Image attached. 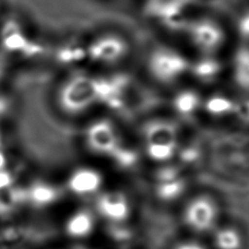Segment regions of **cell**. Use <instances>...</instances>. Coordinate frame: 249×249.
Instances as JSON below:
<instances>
[{"mask_svg": "<svg viewBox=\"0 0 249 249\" xmlns=\"http://www.w3.org/2000/svg\"><path fill=\"white\" fill-rule=\"evenodd\" d=\"M51 103L68 117L81 116L100 106L97 73L90 69L65 71L52 89Z\"/></svg>", "mask_w": 249, "mask_h": 249, "instance_id": "obj_1", "label": "cell"}, {"mask_svg": "<svg viewBox=\"0 0 249 249\" xmlns=\"http://www.w3.org/2000/svg\"><path fill=\"white\" fill-rule=\"evenodd\" d=\"M191 57L168 44H158L150 48L144 60L145 73L158 87L168 90L188 81Z\"/></svg>", "mask_w": 249, "mask_h": 249, "instance_id": "obj_2", "label": "cell"}, {"mask_svg": "<svg viewBox=\"0 0 249 249\" xmlns=\"http://www.w3.org/2000/svg\"><path fill=\"white\" fill-rule=\"evenodd\" d=\"M181 34L195 55H222L230 37L226 25L210 15L188 17Z\"/></svg>", "mask_w": 249, "mask_h": 249, "instance_id": "obj_3", "label": "cell"}, {"mask_svg": "<svg viewBox=\"0 0 249 249\" xmlns=\"http://www.w3.org/2000/svg\"><path fill=\"white\" fill-rule=\"evenodd\" d=\"M89 68L103 71L119 69L130 58L132 43L124 33L105 30L87 41Z\"/></svg>", "mask_w": 249, "mask_h": 249, "instance_id": "obj_4", "label": "cell"}, {"mask_svg": "<svg viewBox=\"0 0 249 249\" xmlns=\"http://www.w3.org/2000/svg\"><path fill=\"white\" fill-rule=\"evenodd\" d=\"M97 83L100 106L116 112L126 107L129 97L135 93L131 75L118 69L97 73Z\"/></svg>", "mask_w": 249, "mask_h": 249, "instance_id": "obj_5", "label": "cell"}, {"mask_svg": "<svg viewBox=\"0 0 249 249\" xmlns=\"http://www.w3.org/2000/svg\"><path fill=\"white\" fill-rule=\"evenodd\" d=\"M228 77V59L222 55H195L189 67V83L203 92L219 88Z\"/></svg>", "mask_w": 249, "mask_h": 249, "instance_id": "obj_6", "label": "cell"}, {"mask_svg": "<svg viewBox=\"0 0 249 249\" xmlns=\"http://www.w3.org/2000/svg\"><path fill=\"white\" fill-rule=\"evenodd\" d=\"M228 77L239 95L249 94V45L238 44L228 59Z\"/></svg>", "mask_w": 249, "mask_h": 249, "instance_id": "obj_7", "label": "cell"}, {"mask_svg": "<svg viewBox=\"0 0 249 249\" xmlns=\"http://www.w3.org/2000/svg\"><path fill=\"white\" fill-rule=\"evenodd\" d=\"M204 92L191 83L181 86L172 90L171 106L174 112L181 117H191L202 112Z\"/></svg>", "mask_w": 249, "mask_h": 249, "instance_id": "obj_8", "label": "cell"}, {"mask_svg": "<svg viewBox=\"0 0 249 249\" xmlns=\"http://www.w3.org/2000/svg\"><path fill=\"white\" fill-rule=\"evenodd\" d=\"M88 144L96 152L112 154L118 146L116 129L106 118L97 119L90 124L86 132Z\"/></svg>", "mask_w": 249, "mask_h": 249, "instance_id": "obj_9", "label": "cell"}, {"mask_svg": "<svg viewBox=\"0 0 249 249\" xmlns=\"http://www.w3.org/2000/svg\"><path fill=\"white\" fill-rule=\"evenodd\" d=\"M237 97L219 88L204 92L202 112L214 118L235 116Z\"/></svg>", "mask_w": 249, "mask_h": 249, "instance_id": "obj_10", "label": "cell"}, {"mask_svg": "<svg viewBox=\"0 0 249 249\" xmlns=\"http://www.w3.org/2000/svg\"><path fill=\"white\" fill-rule=\"evenodd\" d=\"M186 222L190 228L197 231H207L214 223L216 209L210 199L199 197L187 207Z\"/></svg>", "mask_w": 249, "mask_h": 249, "instance_id": "obj_11", "label": "cell"}, {"mask_svg": "<svg viewBox=\"0 0 249 249\" xmlns=\"http://www.w3.org/2000/svg\"><path fill=\"white\" fill-rule=\"evenodd\" d=\"M143 132L146 144L176 145L177 129L171 122L164 119H154L145 124Z\"/></svg>", "mask_w": 249, "mask_h": 249, "instance_id": "obj_12", "label": "cell"}, {"mask_svg": "<svg viewBox=\"0 0 249 249\" xmlns=\"http://www.w3.org/2000/svg\"><path fill=\"white\" fill-rule=\"evenodd\" d=\"M103 179L99 172L91 168H80L70 176L68 188L78 196H86L95 193L100 188Z\"/></svg>", "mask_w": 249, "mask_h": 249, "instance_id": "obj_13", "label": "cell"}, {"mask_svg": "<svg viewBox=\"0 0 249 249\" xmlns=\"http://www.w3.org/2000/svg\"><path fill=\"white\" fill-rule=\"evenodd\" d=\"M100 212L113 221H123L129 214V206L124 196L119 193H108L102 196L97 202Z\"/></svg>", "mask_w": 249, "mask_h": 249, "instance_id": "obj_14", "label": "cell"}, {"mask_svg": "<svg viewBox=\"0 0 249 249\" xmlns=\"http://www.w3.org/2000/svg\"><path fill=\"white\" fill-rule=\"evenodd\" d=\"M94 228V220L90 212L78 211L71 215L66 223V232L71 237H86Z\"/></svg>", "mask_w": 249, "mask_h": 249, "instance_id": "obj_15", "label": "cell"}, {"mask_svg": "<svg viewBox=\"0 0 249 249\" xmlns=\"http://www.w3.org/2000/svg\"><path fill=\"white\" fill-rule=\"evenodd\" d=\"M29 199L35 206L46 207L57 199V190L51 185L39 183L30 189Z\"/></svg>", "mask_w": 249, "mask_h": 249, "instance_id": "obj_16", "label": "cell"}, {"mask_svg": "<svg viewBox=\"0 0 249 249\" xmlns=\"http://www.w3.org/2000/svg\"><path fill=\"white\" fill-rule=\"evenodd\" d=\"M15 75V64L6 52L0 47V92L6 90Z\"/></svg>", "mask_w": 249, "mask_h": 249, "instance_id": "obj_17", "label": "cell"}, {"mask_svg": "<svg viewBox=\"0 0 249 249\" xmlns=\"http://www.w3.org/2000/svg\"><path fill=\"white\" fill-rule=\"evenodd\" d=\"M234 33L238 39V44L249 45V8L239 12L233 25Z\"/></svg>", "mask_w": 249, "mask_h": 249, "instance_id": "obj_18", "label": "cell"}, {"mask_svg": "<svg viewBox=\"0 0 249 249\" xmlns=\"http://www.w3.org/2000/svg\"><path fill=\"white\" fill-rule=\"evenodd\" d=\"M241 244L239 235L233 230H222L215 236V245L219 249H238Z\"/></svg>", "mask_w": 249, "mask_h": 249, "instance_id": "obj_19", "label": "cell"}, {"mask_svg": "<svg viewBox=\"0 0 249 249\" xmlns=\"http://www.w3.org/2000/svg\"><path fill=\"white\" fill-rule=\"evenodd\" d=\"M183 190L184 183L179 179L162 181L158 187V195L163 200H173L178 197Z\"/></svg>", "mask_w": 249, "mask_h": 249, "instance_id": "obj_20", "label": "cell"}, {"mask_svg": "<svg viewBox=\"0 0 249 249\" xmlns=\"http://www.w3.org/2000/svg\"><path fill=\"white\" fill-rule=\"evenodd\" d=\"M176 145L167 144H146V152L155 161H166L170 160L175 152Z\"/></svg>", "mask_w": 249, "mask_h": 249, "instance_id": "obj_21", "label": "cell"}, {"mask_svg": "<svg viewBox=\"0 0 249 249\" xmlns=\"http://www.w3.org/2000/svg\"><path fill=\"white\" fill-rule=\"evenodd\" d=\"M112 155L114 157V159L116 160L119 165H122L124 167L132 166L137 161V154L133 152V151H130L128 149H123L119 145L114 150Z\"/></svg>", "mask_w": 249, "mask_h": 249, "instance_id": "obj_22", "label": "cell"}, {"mask_svg": "<svg viewBox=\"0 0 249 249\" xmlns=\"http://www.w3.org/2000/svg\"><path fill=\"white\" fill-rule=\"evenodd\" d=\"M235 116L238 119H241L242 122L249 124V94L239 95L237 99Z\"/></svg>", "mask_w": 249, "mask_h": 249, "instance_id": "obj_23", "label": "cell"}, {"mask_svg": "<svg viewBox=\"0 0 249 249\" xmlns=\"http://www.w3.org/2000/svg\"><path fill=\"white\" fill-rule=\"evenodd\" d=\"M12 176L7 170H0V191L9 190L12 185Z\"/></svg>", "mask_w": 249, "mask_h": 249, "instance_id": "obj_24", "label": "cell"}, {"mask_svg": "<svg viewBox=\"0 0 249 249\" xmlns=\"http://www.w3.org/2000/svg\"><path fill=\"white\" fill-rule=\"evenodd\" d=\"M198 157H199V153L195 148H187L181 151L180 153V159L187 163H191L196 161V160L198 159Z\"/></svg>", "mask_w": 249, "mask_h": 249, "instance_id": "obj_25", "label": "cell"}, {"mask_svg": "<svg viewBox=\"0 0 249 249\" xmlns=\"http://www.w3.org/2000/svg\"><path fill=\"white\" fill-rule=\"evenodd\" d=\"M159 178L162 181H168V180H174L177 179V171L175 168H164L159 173Z\"/></svg>", "mask_w": 249, "mask_h": 249, "instance_id": "obj_26", "label": "cell"}, {"mask_svg": "<svg viewBox=\"0 0 249 249\" xmlns=\"http://www.w3.org/2000/svg\"><path fill=\"white\" fill-rule=\"evenodd\" d=\"M176 249H204L202 246L198 245V244L194 243H187V244H181Z\"/></svg>", "mask_w": 249, "mask_h": 249, "instance_id": "obj_27", "label": "cell"}, {"mask_svg": "<svg viewBox=\"0 0 249 249\" xmlns=\"http://www.w3.org/2000/svg\"><path fill=\"white\" fill-rule=\"evenodd\" d=\"M6 163H7L6 155L0 151V170H6Z\"/></svg>", "mask_w": 249, "mask_h": 249, "instance_id": "obj_28", "label": "cell"}, {"mask_svg": "<svg viewBox=\"0 0 249 249\" xmlns=\"http://www.w3.org/2000/svg\"><path fill=\"white\" fill-rule=\"evenodd\" d=\"M4 9H6V0H0V18L2 17Z\"/></svg>", "mask_w": 249, "mask_h": 249, "instance_id": "obj_29", "label": "cell"}]
</instances>
